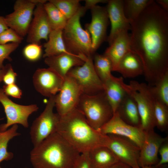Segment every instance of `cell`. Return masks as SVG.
Segmentation results:
<instances>
[{
	"label": "cell",
	"instance_id": "2",
	"mask_svg": "<svg viewBox=\"0 0 168 168\" xmlns=\"http://www.w3.org/2000/svg\"><path fill=\"white\" fill-rule=\"evenodd\" d=\"M57 132L80 154L107 147L109 139L108 135L92 128L77 108L60 116Z\"/></svg>",
	"mask_w": 168,
	"mask_h": 168
},
{
	"label": "cell",
	"instance_id": "38",
	"mask_svg": "<svg viewBox=\"0 0 168 168\" xmlns=\"http://www.w3.org/2000/svg\"><path fill=\"white\" fill-rule=\"evenodd\" d=\"M72 168H91L88 152L80 154Z\"/></svg>",
	"mask_w": 168,
	"mask_h": 168
},
{
	"label": "cell",
	"instance_id": "14",
	"mask_svg": "<svg viewBox=\"0 0 168 168\" xmlns=\"http://www.w3.org/2000/svg\"><path fill=\"white\" fill-rule=\"evenodd\" d=\"M91 22L85 25L90 35L93 52L95 53L102 43L106 39V32L109 17L106 7L96 5L91 9Z\"/></svg>",
	"mask_w": 168,
	"mask_h": 168
},
{
	"label": "cell",
	"instance_id": "44",
	"mask_svg": "<svg viewBox=\"0 0 168 168\" xmlns=\"http://www.w3.org/2000/svg\"><path fill=\"white\" fill-rule=\"evenodd\" d=\"M8 66V64L4 68L0 69V82L2 81L3 76L7 71Z\"/></svg>",
	"mask_w": 168,
	"mask_h": 168
},
{
	"label": "cell",
	"instance_id": "16",
	"mask_svg": "<svg viewBox=\"0 0 168 168\" xmlns=\"http://www.w3.org/2000/svg\"><path fill=\"white\" fill-rule=\"evenodd\" d=\"M145 137L140 148L138 161L139 167L154 166L158 162L159 149L161 145L168 140V137H162L155 132L154 129L145 131Z\"/></svg>",
	"mask_w": 168,
	"mask_h": 168
},
{
	"label": "cell",
	"instance_id": "23",
	"mask_svg": "<svg viewBox=\"0 0 168 168\" xmlns=\"http://www.w3.org/2000/svg\"><path fill=\"white\" fill-rule=\"evenodd\" d=\"M120 80V77L113 76L103 83V91L114 114L126 94L121 84Z\"/></svg>",
	"mask_w": 168,
	"mask_h": 168
},
{
	"label": "cell",
	"instance_id": "34",
	"mask_svg": "<svg viewBox=\"0 0 168 168\" xmlns=\"http://www.w3.org/2000/svg\"><path fill=\"white\" fill-rule=\"evenodd\" d=\"M23 39L13 30L9 28L0 34V44H6L9 42L20 44Z\"/></svg>",
	"mask_w": 168,
	"mask_h": 168
},
{
	"label": "cell",
	"instance_id": "30",
	"mask_svg": "<svg viewBox=\"0 0 168 168\" xmlns=\"http://www.w3.org/2000/svg\"><path fill=\"white\" fill-rule=\"evenodd\" d=\"M149 86L150 91L154 97L168 107V72L154 86Z\"/></svg>",
	"mask_w": 168,
	"mask_h": 168
},
{
	"label": "cell",
	"instance_id": "22",
	"mask_svg": "<svg viewBox=\"0 0 168 168\" xmlns=\"http://www.w3.org/2000/svg\"><path fill=\"white\" fill-rule=\"evenodd\" d=\"M116 112L127 124L141 127V119L136 102L133 98L127 92Z\"/></svg>",
	"mask_w": 168,
	"mask_h": 168
},
{
	"label": "cell",
	"instance_id": "17",
	"mask_svg": "<svg viewBox=\"0 0 168 168\" xmlns=\"http://www.w3.org/2000/svg\"><path fill=\"white\" fill-rule=\"evenodd\" d=\"M44 4L38 3L35 8L27 35L26 42L29 43L40 44L42 40L47 41L52 30Z\"/></svg>",
	"mask_w": 168,
	"mask_h": 168
},
{
	"label": "cell",
	"instance_id": "10",
	"mask_svg": "<svg viewBox=\"0 0 168 168\" xmlns=\"http://www.w3.org/2000/svg\"><path fill=\"white\" fill-rule=\"evenodd\" d=\"M37 4L34 0H17L14 11L5 17L8 27L24 37L27 35Z\"/></svg>",
	"mask_w": 168,
	"mask_h": 168
},
{
	"label": "cell",
	"instance_id": "15",
	"mask_svg": "<svg viewBox=\"0 0 168 168\" xmlns=\"http://www.w3.org/2000/svg\"><path fill=\"white\" fill-rule=\"evenodd\" d=\"M64 78L53 69L38 68L34 72L33 82L35 90L45 96L56 95L60 91Z\"/></svg>",
	"mask_w": 168,
	"mask_h": 168
},
{
	"label": "cell",
	"instance_id": "43",
	"mask_svg": "<svg viewBox=\"0 0 168 168\" xmlns=\"http://www.w3.org/2000/svg\"><path fill=\"white\" fill-rule=\"evenodd\" d=\"M109 168H132L128 165L118 161Z\"/></svg>",
	"mask_w": 168,
	"mask_h": 168
},
{
	"label": "cell",
	"instance_id": "18",
	"mask_svg": "<svg viewBox=\"0 0 168 168\" xmlns=\"http://www.w3.org/2000/svg\"><path fill=\"white\" fill-rule=\"evenodd\" d=\"M106 6L111 29L107 41L109 45L120 32L130 30V21L125 15L123 8V0H108Z\"/></svg>",
	"mask_w": 168,
	"mask_h": 168
},
{
	"label": "cell",
	"instance_id": "39",
	"mask_svg": "<svg viewBox=\"0 0 168 168\" xmlns=\"http://www.w3.org/2000/svg\"><path fill=\"white\" fill-rule=\"evenodd\" d=\"M17 76V73L14 71L12 66L8 64L7 71L3 76L2 81L5 85L14 83Z\"/></svg>",
	"mask_w": 168,
	"mask_h": 168
},
{
	"label": "cell",
	"instance_id": "3",
	"mask_svg": "<svg viewBox=\"0 0 168 168\" xmlns=\"http://www.w3.org/2000/svg\"><path fill=\"white\" fill-rule=\"evenodd\" d=\"M80 154L56 132L34 147L30 158L34 168H72Z\"/></svg>",
	"mask_w": 168,
	"mask_h": 168
},
{
	"label": "cell",
	"instance_id": "24",
	"mask_svg": "<svg viewBox=\"0 0 168 168\" xmlns=\"http://www.w3.org/2000/svg\"><path fill=\"white\" fill-rule=\"evenodd\" d=\"M91 168H109L119 160L106 147L94 148L88 152Z\"/></svg>",
	"mask_w": 168,
	"mask_h": 168
},
{
	"label": "cell",
	"instance_id": "35",
	"mask_svg": "<svg viewBox=\"0 0 168 168\" xmlns=\"http://www.w3.org/2000/svg\"><path fill=\"white\" fill-rule=\"evenodd\" d=\"M19 45V44L14 43L0 44V69L5 67L3 64L5 59H7L10 61L12 60L10 55L18 48Z\"/></svg>",
	"mask_w": 168,
	"mask_h": 168
},
{
	"label": "cell",
	"instance_id": "13",
	"mask_svg": "<svg viewBox=\"0 0 168 168\" xmlns=\"http://www.w3.org/2000/svg\"><path fill=\"white\" fill-rule=\"evenodd\" d=\"M100 130L106 135L113 134L126 137L134 142L140 148L146 134L145 131L140 127L133 126L124 122L117 112Z\"/></svg>",
	"mask_w": 168,
	"mask_h": 168
},
{
	"label": "cell",
	"instance_id": "27",
	"mask_svg": "<svg viewBox=\"0 0 168 168\" xmlns=\"http://www.w3.org/2000/svg\"><path fill=\"white\" fill-rule=\"evenodd\" d=\"M52 30H62L65 28L68 20L53 3L49 2L44 4Z\"/></svg>",
	"mask_w": 168,
	"mask_h": 168
},
{
	"label": "cell",
	"instance_id": "42",
	"mask_svg": "<svg viewBox=\"0 0 168 168\" xmlns=\"http://www.w3.org/2000/svg\"><path fill=\"white\" fill-rule=\"evenodd\" d=\"M8 28L6 23L5 17L0 16V34Z\"/></svg>",
	"mask_w": 168,
	"mask_h": 168
},
{
	"label": "cell",
	"instance_id": "31",
	"mask_svg": "<svg viewBox=\"0 0 168 168\" xmlns=\"http://www.w3.org/2000/svg\"><path fill=\"white\" fill-rule=\"evenodd\" d=\"M153 105L156 127L161 132L168 128V107L157 100L154 96Z\"/></svg>",
	"mask_w": 168,
	"mask_h": 168
},
{
	"label": "cell",
	"instance_id": "46",
	"mask_svg": "<svg viewBox=\"0 0 168 168\" xmlns=\"http://www.w3.org/2000/svg\"><path fill=\"white\" fill-rule=\"evenodd\" d=\"M142 168H154V166H147L143 167Z\"/></svg>",
	"mask_w": 168,
	"mask_h": 168
},
{
	"label": "cell",
	"instance_id": "45",
	"mask_svg": "<svg viewBox=\"0 0 168 168\" xmlns=\"http://www.w3.org/2000/svg\"><path fill=\"white\" fill-rule=\"evenodd\" d=\"M154 166V168H168V166L167 164H164L161 166L156 167H155Z\"/></svg>",
	"mask_w": 168,
	"mask_h": 168
},
{
	"label": "cell",
	"instance_id": "41",
	"mask_svg": "<svg viewBox=\"0 0 168 168\" xmlns=\"http://www.w3.org/2000/svg\"><path fill=\"white\" fill-rule=\"evenodd\" d=\"M155 1L163 10L168 11V0H156Z\"/></svg>",
	"mask_w": 168,
	"mask_h": 168
},
{
	"label": "cell",
	"instance_id": "8",
	"mask_svg": "<svg viewBox=\"0 0 168 168\" xmlns=\"http://www.w3.org/2000/svg\"><path fill=\"white\" fill-rule=\"evenodd\" d=\"M67 76L75 80L83 94L94 95L104 90L103 83L94 69L93 56L87 57L82 65L71 69Z\"/></svg>",
	"mask_w": 168,
	"mask_h": 168
},
{
	"label": "cell",
	"instance_id": "25",
	"mask_svg": "<svg viewBox=\"0 0 168 168\" xmlns=\"http://www.w3.org/2000/svg\"><path fill=\"white\" fill-rule=\"evenodd\" d=\"M43 46L44 48V53L43 57L44 58L64 53H70L66 48L62 30H51L48 40L43 44Z\"/></svg>",
	"mask_w": 168,
	"mask_h": 168
},
{
	"label": "cell",
	"instance_id": "9",
	"mask_svg": "<svg viewBox=\"0 0 168 168\" xmlns=\"http://www.w3.org/2000/svg\"><path fill=\"white\" fill-rule=\"evenodd\" d=\"M0 102L2 105L7 118L6 123L0 125V131H4L10 126L19 124L25 128L28 127V119L29 116L38 110L36 104L22 105L11 100L0 89Z\"/></svg>",
	"mask_w": 168,
	"mask_h": 168
},
{
	"label": "cell",
	"instance_id": "32",
	"mask_svg": "<svg viewBox=\"0 0 168 168\" xmlns=\"http://www.w3.org/2000/svg\"><path fill=\"white\" fill-rule=\"evenodd\" d=\"M68 20L78 11L81 6L79 0H50Z\"/></svg>",
	"mask_w": 168,
	"mask_h": 168
},
{
	"label": "cell",
	"instance_id": "47",
	"mask_svg": "<svg viewBox=\"0 0 168 168\" xmlns=\"http://www.w3.org/2000/svg\"><path fill=\"white\" fill-rule=\"evenodd\" d=\"M0 168H1L0 166Z\"/></svg>",
	"mask_w": 168,
	"mask_h": 168
},
{
	"label": "cell",
	"instance_id": "26",
	"mask_svg": "<svg viewBox=\"0 0 168 168\" xmlns=\"http://www.w3.org/2000/svg\"><path fill=\"white\" fill-rule=\"evenodd\" d=\"M95 71L102 82L104 83L112 76V67L108 58L104 54L95 53L93 55Z\"/></svg>",
	"mask_w": 168,
	"mask_h": 168
},
{
	"label": "cell",
	"instance_id": "40",
	"mask_svg": "<svg viewBox=\"0 0 168 168\" xmlns=\"http://www.w3.org/2000/svg\"><path fill=\"white\" fill-rule=\"evenodd\" d=\"M108 0H85V5L84 6L87 10L97 5L99 3H107Z\"/></svg>",
	"mask_w": 168,
	"mask_h": 168
},
{
	"label": "cell",
	"instance_id": "7",
	"mask_svg": "<svg viewBox=\"0 0 168 168\" xmlns=\"http://www.w3.org/2000/svg\"><path fill=\"white\" fill-rule=\"evenodd\" d=\"M55 97V95L49 97L44 111L33 121L30 127V133L34 147L57 132L60 116L53 112Z\"/></svg>",
	"mask_w": 168,
	"mask_h": 168
},
{
	"label": "cell",
	"instance_id": "12",
	"mask_svg": "<svg viewBox=\"0 0 168 168\" xmlns=\"http://www.w3.org/2000/svg\"><path fill=\"white\" fill-rule=\"evenodd\" d=\"M82 94L75 80L66 76L60 91L55 95V106L57 113L62 116L76 108Z\"/></svg>",
	"mask_w": 168,
	"mask_h": 168
},
{
	"label": "cell",
	"instance_id": "28",
	"mask_svg": "<svg viewBox=\"0 0 168 168\" xmlns=\"http://www.w3.org/2000/svg\"><path fill=\"white\" fill-rule=\"evenodd\" d=\"M18 128L17 124H15L5 131H0V163L11 160L13 157V153L7 151V147L10 140L20 135L17 132Z\"/></svg>",
	"mask_w": 168,
	"mask_h": 168
},
{
	"label": "cell",
	"instance_id": "4",
	"mask_svg": "<svg viewBox=\"0 0 168 168\" xmlns=\"http://www.w3.org/2000/svg\"><path fill=\"white\" fill-rule=\"evenodd\" d=\"M81 6L77 12L68 19L63 30V37L68 52L85 58L95 54L93 51L91 35L80 23V18L86 11Z\"/></svg>",
	"mask_w": 168,
	"mask_h": 168
},
{
	"label": "cell",
	"instance_id": "29",
	"mask_svg": "<svg viewBox=\"0 0 168 168\" xmlns=\"http://www.w3.org/2000/svg\"><path fill=\"white\" fill-rule=\"evenodd\" d=\"M152 0H123V8L127 18L130 21L140 15Z\"/></svg>",
	"mask_w": 168,
	"mask_h": 168
},
{
	"label": "cell",
	"instance_id": "37",
	"mask_svg": "<svg viewBox=\"0 0 168 168\" xmlns=\"http://www.w3.org/2000/svg\"><path fill=\"white\" fill-rule=\"evenodd\" d=\"M158 153L160 154V159L154 166L158 167L167 164L168 162V140L165 142L160 147Z\"/></svg>",
	"mask_w": 168,
	"mask_h": 168
},
{
	"label": "cell",
	"instance_id": "1",
	"mask_svg": "<svg viewBox=\"0 0 168 168\" xmlns=\"http://www.w3.org/2000/svg\"><path fill=\"white\" fill-rule=\"evenodd\" d=\"M131 48L141 59L147 85L154 86L168 72V12L152 0L130 21Z\"/></svg>",
	"mask_w": 168,
	"mask_h": 168
},
{
	"label": "cell",
	"instance_id": "19",
	"mask_svg": "<svg viewBox=\"0 0 168 168\" xmlns=\"http://www.w3.org/2000/svg\"><path fill=\"white\" fill-rule=\"evenodd\" d=\"M86 58L70 53H64L45 58L44 62L64 78L71 69L82 65Z\"/></svg>",
	"mask_w": 168,
	"mask_h": 168
},
{
	"label": "cell",
	"instance_id": "5",
	"mask_svg": "<svg viewBox=\"0 0 168 168\" xmlns=\"http://www.w3.org/2000/svg\"><path fill=\"white\" fill-rule=\"evenodd\" d=\"M77 108L82 113L89 124L98 130L114 114L104 91L94 95L82 94Z\"/></svg>",
	"mask_w": 168,
	"mask_h": 168
},
{
	"label": "cell",
	"instance_id": "33",
	"mask_svg": "<svg viewBox=\"0 0 168 168\" xmlns=\"http://www.w3.org/2000/svg\"><path fill=\"white\" fill-rule=\"evenodd\" d=\"M42 46L35 43H29L24 48L23 54L29 61H35L39 60L42 54Z\"/></svg>",
	"mask_w": 168,
	"mask_h": 168
},
{
	"label": "cell",
	"instance_id": "21",
	"mask_svg": "<svg viewBox=\"0 0 168 168\" xmlns=\"http://www.w3.org/2000/svg\"><path fill=\"white\" fill-rule=\"evenodd\" d=\"M116 72L124 77L134 78L143 74V67L138 55L131 50L120 61Z\"/></svg>",
	"mask_w": 168,
	"mask_h": 168
},
{
	"label": "cell",
	"instance_id": "20",
	"mask_svg": "<svg viewBox=\"0 0 168 168\" xmlns=\"http://www.w3.org/2000/svg\"><path fill=\"white\" fill-rule=\"evenodd\" d=\"M131 50L130 35L128 31L120 32L107 48L104 54L110 60L112 71L116 72L120 61Z\"/></svg>",
	"mask_w": 168,
	"mask_h": 168
},
{
	"label": "cell",
	"instance_id": "11",
	"mask_svg": "<svg viewBox=\"0 0 168 168\" xmlns=\"http://www.w3.org/2000/svg\"><path fill=\"white\" fill-rule=\"evenodd\" d=\"M109 141L107 147L114 154L119 161L132 168H141L138 161L140 148L130 139L124 137L107 135Z\"/></svg>",
	"mask_w": 168,
	"mask_h": 168
},
{
	"label": "cell",
	"instance_id": "36",
	"mask_svg": "<svg viewBox=\"0 0 168 168\" xmlns=\"http://www.w3.org/2000/svg\"><path fill=\"white\" fill-rule=\"evenodd\" d=\"M2 89L5 94L8 96L20 99L22 95V91L15 83L5 85Z\"/></svg>",
	"mask_w": 168,
	"mask_h": 168
},
{
	"label": "cell",
	"instance_id": "6",
	"mask_svg": "<svg viewBox=\"0 0 168 168\" xmlns=\"http://www.w3.org/2000/svg\"><path fill=\"white\" fill-rule=\"evenodd\" d=\"M121 84L125 91L134 99L141 119V128L145 131L154 129L156 127L153 105L154 97L149 86L144 83L132 80L127 84L121 77Z\"/></svg>",
	"mask_w": 168,
	"mask_h": 168
}]
</instances>
